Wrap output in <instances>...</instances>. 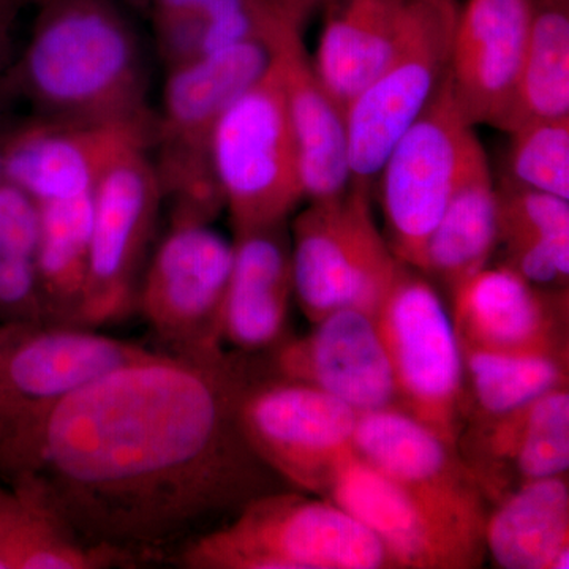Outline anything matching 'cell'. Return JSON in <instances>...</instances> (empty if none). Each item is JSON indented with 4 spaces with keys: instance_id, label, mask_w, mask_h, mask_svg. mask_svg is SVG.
Here are the masks:
<instances>
[{
    "instance_id": "31",
    "label": "cell",
    "mask_w": 569,
    "mask_h": 569,
    "mask_svg": "<svg viewBox=\"0 0 569 569\" xmlns=\"http://www.w3.org/2000/svg\"><path fill=\"white\" fill-rule=\"evenodd\" d=\"M507 181L569 200V116L512 129Z\"/></svg>"
},
{
    "instance_id": "35",
    "label": "cell",
    "mask_w": 569,
    "mask_h": 569,
    "mask_svg": "<svg viewBox=\"0 0 569 569\" xmlns=\"http://www.w3.org/2000/svg\"><path fill=\"white\" fill-rule=\"evenodd\" d=\"M7 132H0V183L3 182V148H6Z\"/></svg>"
},
{
    "instance_id": "38",
    "label": "cell",
    "mask_w": 569,
    "mask_h": 569,
    "mask_svg": "<svg viewBox=\"0 0 569 569\" xmlns=\"http://www.w3.org/2000/svg\"><path fill=\"white\" fill-rule=\"evenodd\" d=\"M0 569H3L2 563H0Z\"/></svg>"
},
{
    "instance_id": "29",
    "label": "cell",
    "mask_w": 569,
    "mask_h": 569,
    "mask_svg": "<svg viewBox=\"0 0 569 569\" xmlns=\"http://www.w3.org/2000/svg\"><path fill=\"white\" fill-rule=\"evenodd\" d=\"M569 116V17L567 0L535 3L516 92L512 129L537 119Z\"/></svg>"
},
{
    "instance_id": "27",
    "label": "cell",
    "mask_w": 569,
    "mask_h": 569,
    "mask_svg": "<svg viewBox=\"0 0 569 569\" xmlns=\"http://www.w3.org/2000/svg\"><path fill=\"white\" fill-rule=\"evenodd\" d=\"M91 212V194L39 206L37 280L44 326L80 328L89 274Z\"/></svg>"
},
{
    "instance_id": "24",
    "label": "cell",
    "mask_w": 569,
    "mask_h": 569,
    "mask_svg": "<svg viewBox=\"0 0 569 569\" xmlns=\"http://www.w3.org/2000/svg\"><path fill=\"white\" fill-rule=\"evenodd\" d=\"M336 2L312 61L325 88L346 110L395 54L413 0Z\"/></svg>"
},
{
    "instance_id": "11",
    "label": "cell",
    "mask_w": 569,
    "mask_h": 569,
    "mask_svg": "<svg viewBox=\"0 0 569 569\" xmlns=\"http://www.w3.org/2000/svg\"><path fill=\"white\" fill-rule=\"evenodd\" d=\"M233 266V242L211 222L171 217L144 266L137 307L167 353L213 359L224 353L222 310Z\"/></svg>"
},
{
    "instance_id": "17",
    "label": "cell",
    "mask_w": 569,
    "mask_h": 569,
    "mask_svg": "<svg viewBox=\"0 0 569 569\" xmlns=\"http://www.w3.org/2000/svg\"><path fill=\"white\" fill-rule=\"evenodd\" d=\"M279 66L305 197H342L351 186L346 110L325 88L299 32V10L280 6L264 36Z\"/></svg>"
},
{
    "instance_id": "21",
    "label": "cell",
    "mask_w": 569,
    "mask_h": 569,
    "mask_svg": "<svg viewBox=\"0 0 569 569\" xmlns=\"http://www.w3.org/2000/svg\"><path fill=\"white\" fill-rule=\"evenodd\" d=\"M471 422L477 427L460 433L458 449L486 498L500 500L523 482L568 473V385L503 417Z\"/></svg>"
},
{
    "instance_id": "28",
    "label": "cell",
    "mask_w": 569,
    "mask_h": 569,
    "mask_svg": "<svg viewBox=\"0 0 569 569\" xmlns=\"http://www.w3.org/2000/svg\"><path fill=\"white\" fill-rule=\"evenodd\" d=\"M462 347L466 422L503 417L568 385V356Z\"/></svg>"
},
{
    "instance_id": "34",
    "label": "cell",
    "mask_w": 569,
    "mask_h": 569,
    "mask_svg": "<svg viewBox=\"0 0 569 569\" xmlns=\"http://www.w3.org/2000/svg\"><path fill=\"white\" fill-rule=\"evenodd\" d=\"M21 7L17 3L0 0V71L7 69L13 58V43H11V28Z\"/></svg>"
},
{
    "instance_id": "23",
    "label": "cell",
    "mask_w": 569,
    "mask_h": 569,
    "mask_svg": "<svg viewBox=\"0 0 569 569\" xmlns=\"http://www.w3.org/2000/svg\"><path fill=\"white\" fill-rule=\"evenodd\" d=\"M130 560L86 541L63 518L39 473L0 486V563L3 569H103Z\"/></svg>"
},
{
    "instance_id": "4",
    "label": "cell",
    "mask_w": 569,
    "mask_h": 569,
    "mask_svg": "<svg viewBox=\"0 0 569 569\" xmlns=\"http://www.w3.org/2000/svg\"><path fill=\"white\" fill-rule=\"evenodd\" d=\"M153 350L93 329L0 325V475L39 473L48 422L74 389Z\"/></svg>"
},
{
    "instance_id": "20",
    "label": "cell",
    "mask_w": 569,
    "mask_h": 569,
    "mask_svg": "<svg viewBox=\"0 0 569 569\" xmlns=\"http://www.w3.org/2000/svg\"><path fill=\"white\" fill-rule=\"evenodd\" d=\"M353 452L426 500L486 523L488 498L458 449L402 408L359 413Z\"/></svg>"
},
{
    "instance_id": "18",
    "label": "cell",
    "mask_w": 569,
    "mask_h": 569,
    "mask_svg": "<svg viewBox=\"0 0 569 569\" xmlns=\"http://www.w3.org/2000/svg\"><path fill=\"white\" fill-rule=\"evenodd\" d=\"M305 337H287L269 351L266 372L321 389L358 413L397 406L395 380L376 317L340 309Z\"/></svg>"
},
{
    "instance_id": "26",
    "label": "cell",
    "mask_w": 569,
    "mask_h": 569,
    "mask_svg": "<svg viewBox=\"0 0 569 569\" xmlns=\"http://www.w3.org/2000/svg\"><path fill=\"white\" fill-rule=\"evenodd\" d=\"M485 545L498 568L552 569L569 549L567 475L527 481L505 493L488 512Z\"/></svg>"
},
{
    "instance_id": "5",
    "label": "cell",
    "mask_w": 569,
    "mask_h": 569,
    "mask_svg": "<svg viewBox=\"0 0 569 569\" xmlns=\"http://www.w3.org/2000/svg\"><path fill=\"white\" fill-rule=\"evenodd\" d=\"M269 63L268 44L250 40L168 69L149 156L171 217L212 222L223 209L209 152L213 127Z\"/></svg>"
},
{
    "instance_id": "13",
    "label": "cell",
    "mask_w": 569,
    "mask_h": 569,
    "mask_svg": "<svg viewBox=\"0 0 569 569\" xmlns=\"http://www.w3.org/2000/svg\"><path fill=\"white\" fill-rule=\"evenodd\" d=\"M162 190L149 148L130 149L111 164L91 194L89 274L80 328L118 323L137 307Z\"/></svg>"
},
{
    "instance_id": "22",
    "label": "cell",
    "mask_w": 569,
    "mask_h": 569,
    "mask_svg": "<svg viewBox=\"0 0 569 569\" xmlns=\"http://www.w3.org/2000/svg\"><path fill=\"white\" fill-rule=\"evenodd\" d=\"M283 224L234 233L222 342L238 353H269L287 339L293 272Z\"/></svg>"
},
{
    "instance_id": "1",
    "label": "cell",
    "mask_w": 569,
    "mask_h": 569,
    "mask_svg": "<svg viewBox=\"0 0 569 569\" xmlns=\"http://www.w3.org/2000/svg\"><path fill=\"white\" fill-rule=\"evenodd\" d=\"M254 370L241 353L153 351L70 392L48 422L39 470L63 518L130 557L283 489L239 422Z\"/></svg>"
},
{
    "instance_id": "12",
    "label": "cell",
    "mask_w": 569,
    "mask_h": 569,
    "mask_svg": "<svg viewBox=\"0 0 569 569\" xmlns=\"http://www.w3.org/2000/svg\"><path fill=\"white\" fill-rule=\"evenodd\" d=\"M359 413L335 396L254 370L239 422L254 455L287 488L326 497L340 463L353 455Z\"/></svg>"
},
{
    "instance_id": "7",
    "label": "cell",
    "mask_w": 569,
    "mask_h": 569,
    "mask_svg": "<svg viewBox=\"0 0 569 569\" xmlns=\"http://www.w3.org/2000/svg\"><path fill=\"white\" fill-rule=\"evenodd\" d=\"M397 407L458 449L466 427V370L451 313L425 274L400 263L376 312Z\"/></svg>"
},
{
    "instance_id": "16",
    "label": "cell",
    "mask_w": 569,
    "mask_h": 569,
    "mask_svg": "<svg viewBox=\"0 0 569 569\" xmlns=\"http://www.w3.org/2000/svg\"><path fill=\"white\" fill-rule=\"evenodd\" d=\"M533 0H468L452 32L448 77L473 126L508 133Z\"/></svg>"
},
{
    "instance_id": "30",
    "label": "cell",
    "mask_w": 569,
    "mask_h": 569,
    "mask_svg": "<svg viewBox=\"0 0 569 569\" xmlns=\"http://www.w3.org/2000/svg\"><path fill=\"white\" fill-rule=\"evenodd\" d=\"M39 204L0 183V325L44 326L37 280Z\"/></svg>"
},
{
    "instance_id": "6",
    "label": "cell",
    "mask_w": 569,
    "mask_h": 569,
    "mask_svg": "<svg viewBox=\"0 0 569 569\" xmlns=\"http://www.w3.org/2000/svg\"><path fill=\"white\" fill-rule=\"evenodd\" d=\"M211 164L234 233L283 224L305 200L279 66L230 103L213 127Z\"/></svg>"
},
{
    "instance_id": "33",
    "label": "cell",
    "mask_w": 569,
    "mask_h": 569,
    "mask_svg": "<svg viewBox=\"0 0 569 569\" xmlns=\"http://www.w3.org/2000/svg\"><path fill=\"white\" fill-rule=\"evenodd\" d=\"M507 261L527 282L542 290H568L569 236L530 239L505 246Z\"/></svg>"
},
{
    "instance_id": "37",
    "label": "cell",
    "mask_w": 569,
    "mask_h": 569,
    "mask_svg": "<svg viewBox=\"0 0 569 569\" xmlns=\"http://www.w3.org/2000/svg\"><path fill=\"white\" fill-rule=\"evenodd\" d=\"M282 2L288 3V6L295 7V9L301 11V7L309 2V0H282Z\"/></svg>"
},
{
    "instance_id": "9",
    "label": "cell",
    "mask_w": 569,
    "mask_h": 569,
    "mask_svg": "<svg viewBox=\"0 0 569 569\" xmlns=\"http://www.w3.org/2000/svg\"><path fill=\"white\" fill-rule=\"evenodd\" d=\"M482 148L445 78L381 167L387 238L400 263L421 271L426 246L475 153Z\"/></svg>"
},
{
    "instance_id": "25",
    "label": "cell",
    "mask_w": 569,
    "mask_h": 569,
    "mask_svg": "<svg viewBox=\"0 0 569 569\" xmlns=\"http://www.w3.org/2000/svg\"><path fill=\"white\" fill-rule=\"evenodd\" d=\"M500 242L498 194L485 148L475 153L427 241L421 272L455 290L488 266Z\"/></svg>"
},
{
    "instance_id": "10",
    "label": "cell",
    "mask_w": 569,
    "mask_h": 569,
    "mask_svg": "<svg viewBox=\"0 0 569 569\" xmlns=\"http://www.w3.org/2000/svg\"><path fill=\"white\" fill-rule=\"evenodd\" d=\"M456 17L452 0H413L395 54L347 104L351 186L372 190L396 142L443 84Z\"/></svg>"
},
{
    "instance_id": "19",
    "label": "cell",
    "mask_w": 569,
    "mask_h": 569,
    "mask_svg": "<svg viewBox=\"0 0 569 569\" xmlns=\"http://www.w3.org/2000/svg\"><path fill=\"white\" fill-rule=\"evenodd\" d=\"M451 295L460 346L568 356V290H542L500 264L486 266Z\"/></svg>"
},
{
    "instance_id": "3",
    "label": "cell",
    "mask_w": 569,
    "mask_h": 569,
    "mask_svg": "<svg viewBox=\"0 0 569 569\" xmlns=\"http://www.w3.org/2000/svg\"><path fill=\"white\" fill-rule=\"evenodd\" d=\"M189 569H392L372 531L329 498L280 489L253 498L227 526L192 539Z\"/></svg>"
},
{
    "instance_id": "8",
    "label": "cell",
    "mask_w": 569,
    "mask_h": 569,
    "mask_svg": "<svg viewBox=\"0 0 569 569\" xmlns=\"http://www.w3.org/2000/svg\"><path fill=\"white\" fill-rule=\"evenodd\" d=\"M290 246L293 295L312 323L340 309L376 317L400 266L361 187L310 201L296 217Z\"/></svg>"
},
{
    "instance_id": "36",
    "label": "cell",
    "mask_w": 569,
    "mask_h": 569,
    "mask_svg": "<svg viewBox=\"0 0 569 569\" xmlns=\"http://www.w3.org/2000/svg\"><path fill=\"white\" fill-rule=\"evenodd\" d=\"M130 6L137 7V9L148 11L149 0H126Z\"/></svg>"
},
{
    "instance_id": "14",
    "label": "cell",
    "mask_w": 569,
    "mask_h": 569,
    "mask_svg": "<svg viewBox=\"0 0 569 569\" xmlns=\"http://www.w3.org/2000/svg\"><path fill=\"white\" fill-rule=\"evenodd\" d=\"M326 498L376 535L395 568L470 569L485 561L486 523L426 500L355 452L337 468Z\"/></svg>"
},
{
    "instance_id": "2",
    "label": "cell",
    "mask_w": 569,
    "mask_h": 569,
    "mask_svg": "<svg viewBox=\"0 0 569 569\" xmlns=\"http://www.w3.org/2000/svg\"><path fill=\"white\" fill-rule=\"evenodd\" d=\"M31 40L9 77L37 116L153 126L140 43L114 0H39Z\"/></svg>"
},
{
    "instance_id": "15",
    "label": "cell",
    "mask_w": 569,
    "mask_h": 569,
    "mask_svg": "<svg viewBox=\"0 0 569 569\" xmlns=\"http://www.w3.org/2000/svg\"><path fill=\"white\" fill-rule=\"evenodd\" d=\"M152 134L153 126L141 123L36 116L7 132L3 181L39 206L89 197L123 153L151 148Z\"/></svg>"
},
{
    "instance_id": "32",
    "label": "cell",
    "mask_w": 569,
    "mask_h": 569,
    "mask_svg": "<svg viewBox=\"0 0 569 569\" xmlns=\"http://www.w3.org/2000/svg\"><path fill=\"white\" fill-rule=\"evenodd\" d=\"M500 242L569 236V200L505 181L497 189Z\"/></svg>"
}]
</instances>
